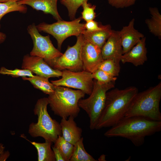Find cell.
<instances>
[{
  "label": "cell",
  "instance_id": "6da1fadb",
  "mask_svg": "<svg viewBox=\"0 0 161 161\" xmlns=\"http://www.w3.org/2000/svg\"><path fill=\"white\" fill-rule=\"evenodd\" d=\"M161 130V121L133 116L124 117L104 134L107 137H120L130 140L136 147L142 145L145 137Z\"/></svg>",
  "mask_w": 161,
  "mask_h": 161
},
{
  "label": "cell",
  "instance_id": "7a4b0ae2",
  "mask_svg": "<svg viewBox=\"0 0 161 161\" xmlns=\"http://www.w3.org/2000/svg\"><path fill=\"white\" fill-rule=\"evenodd\" d=\"M137 89L130 86L125 89L117 88L108 91L103 110L95 129L113 126L124 117Z\"/></svg>",
  "mask_w": 161,
  "mask_h": 161
},
{
  "label": "cell",
  "instance_id": "3957f363",
  "mask_svg": "<svg viewBox=\"0 0 161 161\" xmlns=\"http://www.w3.org/2000/svg\"><path fill=\"white\" fill-rule=\"evenodd\" d=\"M161 99V83L142 92L133 99L124 117L139 116L161 121L160 104Z\"/></svg>",
  "mask_w": 161,
  "mask_h": 161
},
{
  "label": "cell",
  "instance_id": "277c9868",
  "mask_svg": "<svg viewBox=\"0 0 161 161\" xmlns=\"http://www.w3.org/2000/svg\"><path fill=\"white\" fill-rule=\"evenodd\" d=\"M85 94L82 91L69 88L55 86L54 92L47 97L48 103L54 114L66 119L72 116L77 117L80 112L79 100Z\"/></svg>",
  "mask_w": 161,
  "mask_h": 161
},
{
  "label": "cell",
  "instance_id": "5b68a950",
  "mask_svg": "<svg viewBox=\"0 0 161 161\" xmlns=\"http://www.w3.org/2000/svg\"><path fill=\"white\" fill-rule=\"evenodd\" d=\"M47 97L41 98L37 101L33 110L38 116L36 123L30 124L28 133L33 137H41L45 141L54 143L59 135H62L61 126L58 122L52 119L47 111Z\"/></svg>",
  "mask_w": 161,
  "mask_h": 161
},
{
  "label": "cell",
  "instance_id": "8992f818",
  "mask_svg": "<svg viewBox=\"0 0 161 161\" xmlns=\"http://www.w3.org/2000/svg\"><path fill=\"white\" fill-rule=\"evenodd\" d=\"M93 90L89 97L81 99L78 101L80 108L84 110L89 118V128L95 129L104 107L107 92L114 88L115 82L101 84L94 80Z\"/></svg>",
  "mask_w": 161,
  "mask_h": 161
},
{
  "label": "cell",
  "instance_id": "52a82bcc",
  "mask_svg": "<svg viewBox=\"0 0 161 161\" xmlns=\"http://www.w3.org/2000/svg\"><path fill=\"white\" fill-rule=\"evenodd\" d=\"M82 19L81 17L70 21L60 20L51 24L43 22L36 26L39 31L52 35L57 41L58 49L61 50L66 38L71 36L77 37L86 30L84 24L80 23Z\"/></svg>",
  "mask_w": 161,
  "mask_h": 161
},
{
  "label": "cell",
  "instance_id": "ba28073f",
  "mask_svg": "<svg viewBox=\"0 0 161 161\" xmlns=\"http://www.w3.org/2000/svg\"><path fill=\"white\" fill-rule=\"evenodd\" d=\"M84 37L82 34L77 37L75 44L68 46L64 54L47 63L53 69L62 71L67 69L73 72L83 70L81 50Z\"/></svg>",
  "mask_w": 161,
  "mask_h": 161
},
{
  "label": "cell",
  "instance_id": "9c48e42d",
  "mask_svg": "<svg viewBox=\"0 0 161 161\" xmlns=\"http://www.w3.org/2000/svg\"><path fill=\"white\" fill-rule=\"evenodd\" d=\"M27 30L33 44L30 55L41 57L47 63L62 55L54 47L49 35L43 36L39 33L35 23L28 26Z\"/></svg>",
  "mask_w": 161,
  "mask_h": 161
},
{
  "label": "cell",
  "instance_id": "30bf717a",
  "mask_svg": "<svg viewBox=\"0 0 161 161\" xmlns=\"http://www.w3.org/2000/svg\"><path fill=\"white\" fill-rule=\"evenodd\" d=\"M62 71L61 79L51 81L53 85L77 89L90 95L94 83L91 73L84 70L73 72L64 69Z\"/></svg>",
  "mask_w": 161,
  "mask_h": 161
},
{
  "label": "cell",
  "instance_id": "8fae6325",
  "mask_svg": "<svg viewBox=\"0 0 161 161\" xmlns=\"http://www.w3.org/2000/svg\"><path fill=\"white\" fill-rule=\"evenodd\" d=\"M23 69H28L36 75L47 78L61 77L62 71L50 67L40 57L28 54L23 57L21 65Z\"/></svg>",
  "mask_w": 161,
  "mask_h": 161
},
{
  "label": "cell",
  "instance_id": "7c38bea8",
  "mask_svg": "<svg viewBox=\"0 0 161 161\" xmlns=\"http://www.w3.org/2000/svg\"><path fill=\"white\" fill-rule=\"evenodd\" d=\"M81 57L83 70L91 73L97 69L103 60L101 49L84 38L81 48Z\"/></svg>",
  "mask_w": 161,
  "mask_h": 161
},
{
  "label": "cell",
  "instance_id": "4fadbf2b",
  "mask_svg": "<svg viewBox=\"0 0 161 161\" xmlns=\"http://www.w3.org/2000/svg\"><path fill=\"white\" fill-rule=\"evenodd\" d=\"M101 52L103 60L112 59L120 65L123 53L119 31L113 30L111 35L101 48Z\"/></svg>",
  "mask_w": 161,
  "mask_h": 161
},
{
  "label": "cell",
  "instance_id": "5bb4252c",
  "mask_svg": "<svg viewBox=\"0 0 161 161\" xmlns=\"http://www.w3.org/2000/svg\"><path fill=\"white\" fill-rule=\"evenodd\" d=\"M135 20L132 19L128 24L119 31L123 54L129 51L143 38V34L135 29Z\"/></svg>",
  "mask_w": 161,
  "mask_h": 161
},
{
  "label": "cell",
  "instance_id": "9a60e30c",
  "mask_svg": "<svg viewBox=\"0 0 161 161\" xmlns=\"http://www.w3.org/2000/svg\"><path fill=\"white\" fill-rule=\"evenodd\" d=\"M146 38H142L129 51L123 54L121 58L123 64L131 63L136 66L143 65L147 60Z\"/></svg>",
  "mask_w": 161,
  "mask_h": 161
},
{
  "label": "cell",
  "instance_id": "2e32d148",
  "mask_svg": "<svg viewBox=\"0 0 161 161\" xmlns=\"http://www.w3.org/2000/svg\"><path fill=\"white\" fill-rule=\"evenodd\" d=\"M75 118L70 116L68 119L61 118L60 124L62 135L66 141L74 145L82 137V130L77 126Z\"/></svg>",
  "mask_w": 161,
  "mask_h": 161
},
{
  "label": "cell",
  "instance_id": "e0dca14e",
  "mask_svg": "<svg viewBox=\"0 0 161 161\" xmlns=\"http://www.w3.org/2000/svg\"><path fill=\"white\" fill-rule=\"evenodd\" d=\"M57 1L58 0H20L17 3L19 4L28 5L36 10L50 14L58 21L62 19L57 10Z\"/></svg>",
  "mask_w": 161,
  "mask_h": 161
},
{
  "label": "cell",
  "instance_id": "ac0fdd59",
  "mask_svg": "<svg viewBox=\"0 0 161 161\" xmlns=\"http://www.w3.org/2000/svg\"><path fill=\"white\" fill-rule=\"evenodd\" d=\"M112 31L109 25L106 29L98 31L91 32L85 30L82 34L85 39L101 49Z\"/></svg>",
  "mask_w": 161,
  "mask_h": 161
},
{
  "label": "cell",
  "instance_id": "d6986e66",
  "mask_svg": "<svg viewBox=\"0 0 161 161\" xmlns=\"http://www.w3.org/2000/svg\"><path fill=\"white\" fill-rule=\"evenodd\" d=\"M22 78L24 80L29 81L35 88L40 90L45 94L50 95L55 91V86L49 81L48 78L37 75L32 77Z\"/></svg>",
  "mask_w": 161,
  "mask_h": 161
},
{
  "label": "cell",
  "instance_id": "ffe728a7",
  "mask_svg": "<svg viewBox=\"0 0 161 161\" xmlns=\"http://www.w3.org/2000/svg\"><path fill=\"white\" fill-rule=\"evenodd\" d=\"M151 18L145 20L150 32L159 39L161 38V15L157 7H150L149 9Z\"/></svg>",
  "mask_w": 161,
  "mask_h": 161
},
{
  "label": "cell",
  "instance_id": "44dd1931",
  "mask_svg": "<svg viewBox=\"0 0 161 161\" xmlns=\"http://www.w3.org/2000/svg\"><path fill=\"white\" fill-rule=\"evenodd\" d=\"M28 141L37 149L38 161H56L54 153L51 148L52 143L45 141L44 143H40Z\"/></svg>",
  "mask_w": 161,
  "mask_h": 161
},
{
  "label": "cell",
  "instance_id": "7402d4cb",
  "mask_svg": "<svg viewBox=\"0 0 161 161\" xmlns=\"http://www.w3.org/2000/svg\"><path fill=\"white\" fill-rule=\"evenodd\" d=\"M83 140V137H81L74 145L73 151L69 161H97L86 151Z\"/></svg>",
  "mask_w": 161,
  "mask_h": 161
},
{
  "label": "cell",
  "instance_id": "603a6c76",
  "mask_svg": "<svg viewBox=\"0 0 161 161\" xmlns=\"http://www.w3.org/2000/svg\"><path fill=\"white\" fill-rule=\"evenodd\" d=\"M54 143V146L58 149L65 161H69L74 145L66 140L62 135H59Z\"/></svg>",
  "mask_w": 161,
  "mask_h": 161
},
{
  "label": "cell",
  "instance_id": "cb8c5ba5",
  "mask_svg": "<svg viewBox=\"0 0 161 161\" xmlns=\"http://www.w3.org/2000/svg\"><path fill=\"white\" fill-rule=\"evenodd\" d=\"M27 10L25 5L19 4L17 2H0V22L2 18L7 13L14 11L25 13Z\"/></svg>",
  "mask_w": 161,
  "mask_h": 161
},
{
  "label": "cell",
  "instance_id": "d4e9b609",
  "mask_svg": "<svg viewBox=\"0 0 161 161\" xmlns=\"http://www.w3.org/2000/svg\"><path fill=\"white\" fill-rule=\"evenodd\" d=\"M103 70L114 77L118 76L120 71V66L112 59L103 60L100 64L98 69Z\"/></svg>",
  "mask_w": 161,
  "mask_h": 161
},
{
  "label": "cell",
  "instance_id": "484cf974",
  "mask_svg": "<svg viewBox=\"0 0 161 161\" xmlns=\"http://www.w3.org/2000/svg\"><path fill=\"white\" fill-rule=\"evenodd\" d=\"M88 0H60L61 3L65 6L68 12L70 20L75 19L76 12L79 7L85 1Z\"/></svg>",
  "mask_w": 161,
  "mask_h": 161
},
{
  "label": "cell",
  "instance_id": "4316f807",
  "mask_svg": "<svg viewBox=\"0 0 161 161\" xmlns=\"http://www.w3.org/2000/svg\"><path fill=\"white\" fill-rule=\"evenodd\" d=\"M0 74L9 75L13 78L32 77L34 75L33 73L28 69L16 68L12 70L8 69L3 66L0 69Z\"/></svg>",
  "mask_w": 161,
  "mask_h": 161
},
{
  "label": "cell",
  "instance_id": "83f0119b",
  "mask_svg": "<svg viewBox=\"0 0 161 161\" xmlns=\"http://www.w3.org/2000/svg\"><path fill=\"white\" fill-rule=\"evenodd\" d=\"M93 79L101 84H106L111 82H115L117 79V77H114L107 72L97 69L92 73Z\"/></svg>",
  "mask_w": 161,
  "mask_h": 161
},
{
  "label": "cell",
  "instance_id": "f1b7e54d",
  "mask_svg": "<svg viewBox=\"0 0 161 161\" xmlns=\"http://www.w3.org/2000/svg\"><path fill=\"white\" fill-rule=\"evenodd\" d=\"M83 8L81 12L82 18L86 22L94 20L96 17V13L95 10L96 6L92 5L88 3L87 1L84 2L82 5Z\"/></svg>",
  "mask_w": 161,
  "mask_h": 161
},
{
  "label": "cell",
  "instance_id": "f546056e",
  "mask_svg": "<svg viewBox=\"0 0 161 161\" xmlns=\"http://www.w3.org/2000/svg\"><path fill=\"white\" fill-rule=\"evenodd\" d=\"M137 0H108L109 4L117 8H123L134 5Z\"/></svg>",
  "mask_w": 161,
  "mask_h": 161
},
{
  "label": "cell",
  "instance_id": "4dcf8cb0",
  "mask_svg": "<svg viewBox=\"0 0 161 161\" xmlns=\"http://www.w3.org/2000/svg\"><path fill=\"white\" fill-rule=\"evenodd\" d=\"M84 25L86 30L91 32L103 30L107 28L109 25H100L98 22L94 20L86 22Z\"/></svg>",
  "mask_w": 161,
  "mask_h": 161
},
{
  "label": "cell",
  "instance_id": "1f68e13d",
  "mask_svg": "<svg viewBox=\"0 0 161 161\" xmlns=\"http://www.w3.org/2000/svg\"><path fill=\"white\" fill-rule=\"evenodd\" d=\"M52 149L54 153L56 161H65L58 148L53 146L52 147Z\"/></svg>",
  "mask_w": 161,
  "mask_h": 161
},
{
  "label": "cell",
  "instance_id": "d6a6232c",
  "mask_svg": "<svg viewBox=\"0 0 161 161\" xmlns=\"http://www.w3.org/2000/svg\"><path fill=\"white\" fill-rule=\"evenodd\" d=\"M9 155L10 153L8 151H4L0 154V161H5Z\"/></svg>",
  "mask_w": 161,
  "mask_h": 161
},
{
  "label": "cell",
  "instance_id": "836d02e7",
  "mask_svg": "<svg viewBox=\"0 0 161 161\" xmlns=\"http://www.w3.org/2000/svg\"><path fill=\"white\" fill-rule=\"evenodd\" d=\"M6 38V35L5 33L0 32V44L5 41Z\"/></svg>",
  "mask_w": 161,
  "mask_h": 161
},
{
  "label": "cell",
  "instance_id": "e575fe53",
  "mask_svg": "<svg viewBox=\"0 0 161 161\" xmlns=\"http://www.w3.org/2000/svg\"><path fill=\"white\" fill-rule=\"evenodd\" d=\"M20 0H0V2H17Z\"/></svg>",
  "mask_w": 161,
  "mask_h": 161
},
{
  "label": "cell",
  "instance_id": "d590c367",
  "mask_svg": "<svg viewBox=\"0 0 161 161\" xmlns=\"http://www.w3.org/2000/svg\"><path fill=\"white\" fill-rule=\"evenodd\" d=\"M4 149L5 147L1 143H0V154L4 152Z\"/></svg>",
  "mask_w": 161,
  "mask_h": 161
},
{
  "label": "cell",
  "instance_id": "8d00e7d4",
  "mask_svg": "<svg viewBox=\"0 0 161 161\" xmlns=\"http://www.w3.org/2000/svg\"><path fill=\"white\" fill-rule=\"evenodd\" d=\"M105 156L104 155H102L99 158V161H104L105 160Z\"/></svg>",
  "mask_w": 161,
  "mask_h": 161
}]
</instances>
